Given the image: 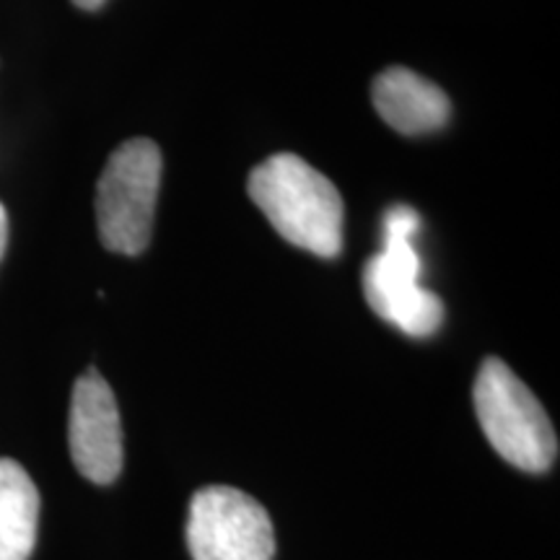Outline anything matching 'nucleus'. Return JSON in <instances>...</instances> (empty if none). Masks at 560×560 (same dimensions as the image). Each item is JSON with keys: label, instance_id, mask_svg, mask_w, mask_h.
Instances as JSON below:
<instances>
[{"label": "nucleus", "instance_id": "1", "mask_svg": "<svg viewBox=\"0 0 560 560\" xmlns=\"http://www.w3.org/2000/svg\"><path fill=\"white\" fill-rule=\"evenodd\" d=\"M249 198L272 229L317 257H338L342 249V198L325 174L296 153H276L249 174Z\"/></svg>", "mask_w": 560, "mask_h": 560}, {"label": "nucleus", "instance_id": "2", "mask_svg": "<svg viewBox=\"0 0 560 560\" xmlns=\"http://www.w3.org/2000/svg\"><path fill=\"white\" fill-rule=\"evenodd\" d=\"M420 226L410 206H392L384 213V244L363 268V293L384 322L410 338H429L444 322V304L420 285V257L412 240Z\"/></svg>", "mask_w": 560, "mask_h": 560}, {"label": "nucleus", "instance_id": "3", "mask_svg": "<svg viewBox=\"0 0 560 560\" xmlns=\"http://www.w3.org/2000/svg\"><path fill=\"white\" fill-rule=\"evenodd\" d=\"M480 429L503 459L524 472H545L558 459V436L527 384L501 359H486L472 389Z\"/></svg>", "mask_w": 560, "mask_h": 560}, {"label": "nucleus", "instance_id": "4", "mask_svg": "<svg viewBox=\"0 0 560 560\" xmlns=\"http://www.w3.org/2000/svg\"><path fill=\"white\" fill-rule=\"evenodd\" d=\"M161 187V151L149 138H130L104 164L96 185V226L117 255H140L153 234Z\"/></svg>", "mask_w": 560, "mask_h": 560}, {"label": "nucleus", "instance_id": "5", "mask_svg": "<svg viewBox=\"0 0 560 560\" xmlns=\"http://www.w3.org/2000/svg\"><path fill=\"white\" fill-rule=\"evenodd\" d=\"M187 548L192 560H272L276 532L268 511L249 493L208 486L190 501Z\"/></svg>", "mask_w": 560, "mask_h": 560}, {"label": "nucleus", "instance_id": "6", "mask_svg": "<svg viewBox=\"0 0 560 560\" xmlns=\"http://www.w3.org/2000/svg\"><path fill=\"white\" fill-rule=\"evenodd\" d=\"M68 444L83 478L107 486L122 472V423L115 392L96 369L79 376L70 397Z\"/></svg>", "mask_w": 560, "mask_h": 560}, {"label": "nucleus", "instance_id": "7", "mask_svg": "<svg viewBox=\"0 0 560 560\" xmlns=\"http://www.w3.org/2000/svg\"><path fill=\"white\" fill-rule=\"evenodd\" d=\"M371 102L392 130L402 136H425L441 130L452 117L450 96L416 70L395 66L371 83Z\"/></svg>", "mask_w": 560, "mask_h": 560}, {"label": "nucleus", "instance_id": "8", "mask_svg": "<svg viewBox=\"0 0 560 560\" xmlns=\"http://www.w3.org/2000/svg\"><path fill=\"white\" fill-rule=\"evenodd\" d=\"M39 490L13 459H0V560H30L37 542Z\"/></svg>", "mask_w": 560, "mask_h": 560}, {"label": "nucleus", "instance_id": "9", "mask_svg": "<svg viewBox=\"0 0 560 560\" xmlns=\"http://www.w3.org/2000/svg\"><path fill=\"white\" fill-rule=\"evenodd\" d=\"M5 247H9V215H5L3 202H0V260H3Z\"/></svg>", "mask_w": 560, "mask_h": 560}, {"label": "nucleus", "instance_id": "10", "mask_svg": "<svg viewBox=\"0 0 560 560\" xmlns=\"http://www.w3.org/2000/svg\"><path fill=\"white\" fill-rule=\"evenodd\" d=\"M70 3L75 5V9H81V11H100L104 3H107V0H70Z\"/></svg>", "mask_w": 560, "mask_h": 560}]
</instances>
